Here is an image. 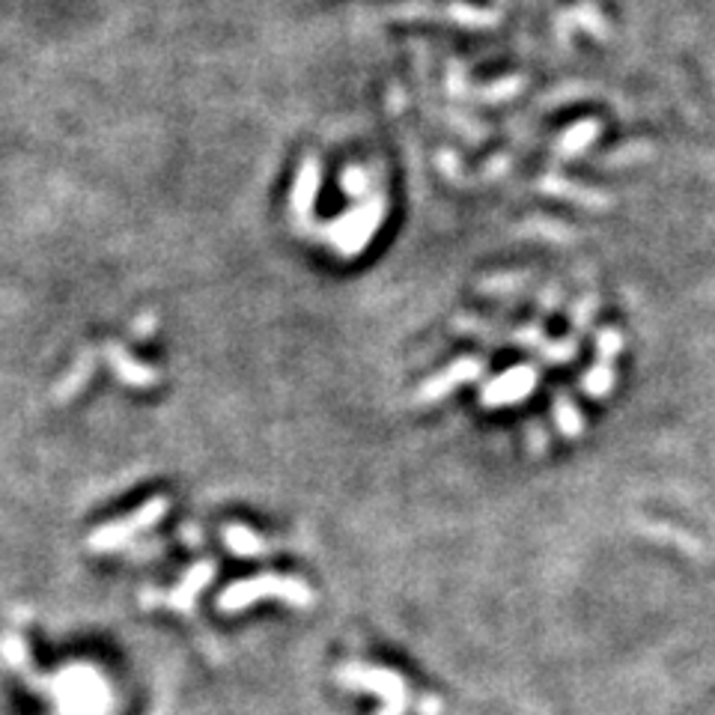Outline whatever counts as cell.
<instances>
[{
    "label": "cell",
    "mask_w": 715,
    "mask_h": 715,
    "mask_svg": "<svg viewBox=\"0 0 715 715\" xmlns=\"http://www.w3.org/2000/svg\"><path fill=\"white\" fill-rule=\"evenodd\" d=\"M534 388H537V370L534 367H513L510 373H504L501 379H495V382H489L483 388V403L489 409L516 403L522 396H528Z\"/></svg>",
    "instance_id": "5b68a950"
},
{
    "label": "cell",
    "mask_w": 715,
    "mask_h": 715,
    "mask_svg": "<svg viewBox=\"0 0 715 715\" xmlns=\"http://www.w3.org/2000/svg\"><path fill=\"white\" fill-rule=\"evenodd\" d=\"M555 421H558V429L567 438L581 436L584 421H581V412L576 409V403H572L567 394H558V400H555Z\"/></svg>",
    "instance_id": "8fae6325"
},
{
    "label": "cell",
    "mask_w": 715,
    "mask_h": 715,
    "mask_svg": "<svg viewBox=\"0 0 715 715\" xmlns=\"http://www.w3.org/2000/svg\"><path fill=\"white\" fill-rule=\"evenodd\" d=\"M212 576H215V563H212V560H200L198 567H191V570L182 576L177 591L170 593L146 591L141 593V605H146V608H153V605H167V608H174V612L194 614L198 593L206 588L209 581H212Z\"/></svg>",
    "instance_id": "277c9868"
},
{
    "label": "cell",
    "mask_w": 715,
    "mask_h": 715,
    "mask_svg": "<svg viewBox=\"0 0 715 715\" xmlns=\"http://www.w3.org/2000/svg\"><path fill=\"white\" fill-rule=\"evenodd\" d=\"M438 710H442V704H438L436 697H426V701H421V713L424 715H438Z\"/></svg>",
    "instance_id": "7c38bea8"
},
{
    "label": "cell",
    "mask_w": 715,
    "mask_h": 715,
    "mask_svg": "<svg viewBox=\"0 0 715 715\" xmlns=\"http://www.w3.org/2000/svg\"><path fill=\"white\" fill-rule=\"evenodd\" d=\"M614 384V370H612V361H602L593 367L591 373H584V379H581V391L591 396V400H600V396H605L608 391H612Z\"/></svg>",
    "instance_id": "30bf717a"
},
{
    "label": "cell",
    "mask_w": 715,
    "mask_h": 715,
    "mask_svg": "<svg viewBox=\"0 0 715 715\" xmlns=\"http://www.w3.org/2000/svg\"><path fill=\"white\" fill-rule=\"evenodd\" d=\"M104 355H108V364H111V370L116 373V379L125 384H132V388H153L158 382L156 370H149L144 364H137L132 355L125 353L123 346H116V343H104Z\"/></svg>",
    "instance_id": "52a82bcc"
},
{
    "label": "cell",
    "mask_w": 715,
    "mask_h": 715,
    "mask_svg": "<svg viewBox=\"0 0 715 715\" xmlns=\"http://www.w3.org/2000/svg\"><path fill=\"white\" fill-rule=\"evenodd\" d=\"M343 685L349 689H364L382 701L379 715H405L409 706V683L391 668H373V664H346L337 674Z\"/></svg>",
    "instance_id": "7a4b0ae2"
},
{
    "label": "cell",
    "mask_w": 715,
    "mask_h": 715,
    "mask_svg": "<svg viewBox=\"0 0 715 715\" xmlns=\"http://www.w3.org/2000/svg\"><path fill=\"white\" fill-rule=\"evenodd\" d=\"M480 373H483V361H477V358H462V361H457L454 367H447L445 373L436 376L433 382H426L424 388H421L417 400H421V403L442 400V396L450 394L454 388H459V384L468 382V379H474V376Z\"/></svg>",
    "instance_id": "8992f818"
},
{
    "label": "cell",
    "mask_w": 715,
    "mask_h": 715,
    "mask_svg": "<svg viewBox=\"0 0 715 715\" xmlns=\"http://www.w3.org/2000/svg\"><path fill=\"white\" fill-rule=\"evenodd\" d=\"M224 543H227V549L238 558H259V555H266L269 549V543H262V539L254 534L245 525H230L224 528Z\"/></svg>",
    "instance_id": "9c48e42d"
},
{
    "label": "cell",
    "mask_w": 715,
    "mask_h": 715,
    "mask_svg": "<svg viewBox=\"0 0 715 715\" xmlns=\"http://www.w3.org/2000/svg\"><path fill=\"white\" fill-rule=\"evenodd\" d=\"M96 370V353L93 349H83L81 358L72 364V370L63 376L60 382L54 384V403H66V400H72L75 394H81V388L90 382V376Z\"/></svg>",
    "instance_id": "ba28073f"
},
{
    "label": "cell",
    "mask_w": 715,
    "mask_h": 715,
    "mask_svg": "<svg viewBox=\"0 0 715 715\" xmlns=\"http://www.w3.org/2000/svg\"><path fill=\"white\" fill-rule=\"evenodd\" d=\"M167 510H170V498L158 495L153 501H146L144 507L135 510L132 516L116 518V522H108L104 528H99L93 537L87 539V546L93 551H114L116 546H123L129 539L141 534V530L153 528L158 518L167 516Z\"/></svg>",
    "instance_id": "3957f363"
},
{
    "label": "cell",
    "mask_w": 715,
    "mask_h": 715,
    "mask_svg": "<svg viewBox=\"0 0 715 715\" xmlns=\"http://www.w3.org/2000/svg\"><path fill=\"white\" fill-rule=\"evenodd\" d=\"M259 600H283L295 608H313V591L301 579H280V576H259V579H245L230 584L227 591L219 596L221 612H242L250 602Z\"/></svg>",
    "instance_id": "6da1fadb"
}]
</instances>
